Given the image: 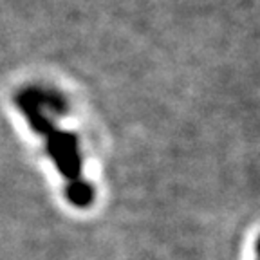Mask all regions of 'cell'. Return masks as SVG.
I'll use <instances>...</instances> for the list:
<instances>
[{
  "label": "cell",
  "mask_w": 260,
  "mask_h": 260,
  "mask_svg": "<svg viewBox=\"0 0 260 260\" xmlns=\"http://www.w3.org/2000/svg\"><path fill=\"white\" fill-rule=\"evenodd\" d=\"M15 102L35 132L45 138V152L67 181V197L71 204L80 208L89 206L92 203L94 190L83 179V162L78 138L73 132H67L56 125V121L51 118V112L65 110L63 98L51 89L31 85L16 94Z\"/></svg>",
  "instance_id": "cell-1"
}]
</instances>
